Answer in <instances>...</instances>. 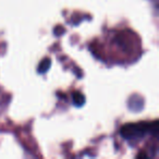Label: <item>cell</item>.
<instances>
[{"mask_svg":"<svg viewBox=\"0 0 159 159\" xmlns=\"http://www.w3.org/2000/svg\"><path fill=\"white\" fill-rule=\"evenodd\" d=\"M157 130H158L157 122H154V123L143 122V123H135V124L130 123L124 125L121 129V135L126 139H139V137L144 136L148 132L152 133V134H156Z\"/></svg>","mask_w":159,"mask_h":159,"instance_id":"1","label":"cell"},{"mask_svg":"<svg viewBox=\"0 0 159 159\" xmlns=\"http://www.w3.org/2000/svg\"><path fill=\"white\" fill-rule=\"evenodd\" d=\"M129 107L131 110L133 111H139L143 109V99L139 96H134V97L130 98L129 102Z\"/></svg>","mask_w":159,"mask_h":159,"instance_id":"2","label":"cell"},{"mask_svg":"<svg viewBox=\"0 0 159 159\" xmlns=\"http://www.w3.org/2000/svg\"><path fill=\"white\" fill-rule=\"evenodd\" d=\"M50 66H51V59L50 58H45V59H43L42 61H40L39 66H38V68H37L38 73L44 74V73H46L47 71L50 69Z\"/></svg>","mask_w":159,"mask_h":159,"instance_id":"3","label":"cell"},{"mask_svg":"<svg viewBox=\"0 0 159 159\" xmlns=\"http://www.w3.org/2000/svg\"><path fill=\"white\" fill-rule=\"evenodd\" d=\"M73 104L77 107H82L85 104V96L80 92H74L72 95Z\"/></svg>","mask_w":159,"mask_h":159,"instance_id":"4","label":"cell"},{"mask_svg":"<svg viewBox=\"0 0 159 159\" xmlns=\"http://www.w3.org/2000/svg\"><path fill=\"white\" fill-rule=\"evenodd\" d=\"M137 158H147V156L145 154H139L137 155Z\"/></svg>","mask_w":159,"mask_h":159,"instance_id":"5","label":"cell"}]
</instances>
